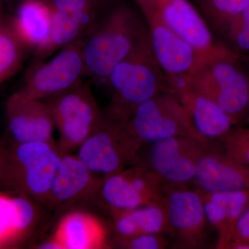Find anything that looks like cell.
<instances>
[{
    "instance_id": "1",
    "label": "cell",
    "mask_w": 249,
    "mask_h": 249,
    "mask_svg": "<svg viewBox=\"0 0 249 249\" xmlns=\"http://www.w3.org/2000/svg\"><path fill=\"white\" fill-rule=\"evenodd\" d=\"M149 37L141 11L124 0H100L83 38L86 77L105 85L111 70Z\"/></svg>"
},
{
    "instance_id": "2",
    "label": "cell",
    "mask_w": 249,
    "mask_h": 249,
    "mask_svg": "<svg viewBox=\"0 0 249 249\" xmlns=\"http://www.w3.org/2000/svg\"><path fill=\"white\" fill-rule=\"evenodd\" d=\"M105 85L111 93L103 116L115 122H127L139 105L169 91L166 75L156 60L149 37L137 51L110 72Z\"/></svg>"
},
{
    "instance_id": "3",
    "label": "cell",
    "mask_w": 249,
    "mask_h": 249,
    "mask_svg": "<svg viewBox=\"0 0 249 249\" xmlns=\"http://www.w3.org/2000/svg\"><path fill=\"white\" fill-rule=\"evenodd\" d=\"M0 182L9 191L47 202L62 153L55 142L13 143Z\"/></svg>"
},
{
    "instance_id": "4",
    "label": "cell",
    "mask_w": 249,
    "mask_h": 249,
    "mask_svg": "<svg viewBox=\"0 0 249 249\" xmlns=\"http://www.w3.org/2000/svg\"><path fill=\"white\" fill-rule=\"evenodd\" d=\"M238 55L210 60L185 75L195 88L213 101L240 125L247 116L249 78L238 66Z\"/></svg>"
},
{
    "instance_id": "5",
    "label": "cell",
    "mask_w": 249,
    "mask_h": 249,
    "mask_svg": "<svg viewBox=\"0 0 249 249\" xmlns=\"http://www.w3.org/2000/svg\"><path fill=\"white\" fill-rule=\"evenodd\" d=\"M43 101L58 129V147L62 154L77 151L102 121V110L98 107L89 83L84 80Z\"/></svg>"
},
{
    "instance_id": "6",
    "label": "cell",
    "mask_w": 249,
    "mask_h": 249,
    "mask_svg": "<svg viewBox=\"0 0 249 249\" xmlns=\"http://www.w3.org/2000/svg\"><path fill=\"white\" fill-rule=\"evenodd\" d=\"M142 143L125 123L103 117L101 124L77 150V156L95 176L102 178L133 165Z\"/></svg>"
},
{
    "instance_id": "7",
    "label": "cell",
    "mask_w": 249,
    "mask_h": 249,
    "mask_svg": "<svg viewBox=\"0 0 249 249\" xmlns=\"http://www.w3.org/2000/svg\"><path fill=\"white\" fill-rule=\"evenodd\" d=\"M125 125L142 145L174 137L209 141L198 133L186 109L170 91L160 93L139 105Z\"/></svg>"
},
{
    "instance_id": "8",
    "label": "cell",
    "mask_w": 249,
    "mask_h": 249,
    "mask_svg": "<svg viewBox=\"0 0 249 249\" xmlns=\"http://www.w3.org/2000/svg\"><path fill=\"white\" fill-rule=\"evenodd\" d=\"M165 186L152 170L134 163L103 178L96 194L112 217L142 206L163 204Z\"/></svg>"
},
{
    "instance_id": "9",
    "label": "cell",
    "mask_w": 249,
    "mask_h": 249,
    "mask_svg": "<svg viewBox=\"0 0 249 249\" xmlns=\"http://www.w3.org/2000/svg\"><path fill=\"white\" fill-rule=\"evenodd\" d=\"M86 77L83 40L65 46L48 61H36L18 92L45 101L76 86Z\"/></svg>"
},
{
    "instance_id": "10",
    "label": "cell",
    "mask_w": 249,
    "mask_h": 249,
    "mask_svg": "<svg viewBox=\"0 0 249 249\" xmlns=\"http://www.w3.org/2000/svg\"><path fill=\"white\" fill-rule=\"evenodd\" d=\"M211 141L174 137L149 142L145 158L134 163L147 167L166 185H192L201 156Z\"/></svg>"
},
{
    "instance_id": "11",
    "label": "cell",
    "mask_w": 249,
    "mask_h": 249,
    "mask_svg": "<svg viewBox=\"0 0 249 249\" xmlns=\"http://www.w3.org/2000/svg\"><path fill=\"white\" fill-rule=\"evenodd\" d=\"M151 12L157 14L171 30L190 44L203 64L237 55L217 40L206 19L189 0H158Z\"/></svg>"
},
{
    "instance_id": "12",
    "label": "cell",
    "mask_w": 249,
    "mask_h": 249,
    "mask_svg": "<svg viewBox=\"0 0 249 249\" xmlns=\"http://www.w3.org/2000/svg\"><path fill=\"white\" fill-rule=\"evenodd\" d=\"M164 206L173 248L204 247L207 218L199 192L190 186H165Z\"/></svg>"
},
{
    "instance_id": "13",
    "label": "cell",
    "mask_w": 249,
    "mask_h": 249,
    "mask_svg": "<svg viewBox=\"0 0 249 249\" xmlns=\"http://www.w3.org/2000/svg\"><path fill=\"white\" fill-rule=\"evenodd\" d=\"M217 142H210L198 163L192 185L205 193L249 190V165L228 155Z\"/></svg>"
},
{
    "instance_id": "14",
    "label": "cell",
    "mask_w": 249,
    "mask_h": 249,
    "mask_svg": "<svg viewBox=\"0 0 249 249\" xmlns=\"http://www.w3.org/2000/svg\"><path fill=\"white\" fill-rule=\"evenodd\" d=\"M166 76L169 91L178 98L201 137L218 140L235 126L230 116L195 88L186 76Z\"/></svg>"
},
{
    "instance_id": "15",
    "label": "cell",
    "mask_w": 249,
    "mask_h": 249,
    "mask_svg": "<svg viewBox=\"0 0 249 249\" xmlns=\"http://www.w3.org/2000/svg\"><path fill=\"white\" fill-rule=\"evenodd\" d=\"M7 129L13 143L53 142L55 124L45 101L16 91L6 103Z\"/></svg>"
},
{
    "instance_id": "16",
    "label": "cell",
    "mask_w": 249,
    "mask_h": 249,
    "mask_svg": "<svg viewBox=\"0 0 249 249\" xmlns=\"http://www.w3.org/2000/svg\"><path fill=\"white\" fill-rule=\"evenodd\" d=\"M156 60L166 76H185L203 65L199 54L155 12L143 16Z\"/></svg>"
},
{
    "instance_id": "17",
    "label": "cell",
    "mask_w": 249,
    "mask_h": 249,
    "mask_svg": "<svg viewBox=\"0 0 249 249\" xmlns=\"http://www.w3.org/2000/svg\"><path fill=\"white\" fill-rule=\"evenodd\" d=\"M8 23L14 35L37 57L47 46L52 29V10L47 0H21Z\"/></svg>"
},
{
    "instance_id": "18",
    "label": "cell",
    "mask_w": 249,
    "mask_h": 249,
    "mask_svg": "<svg viewBox=\"0 0 249 249\" xmlns=\"http://www.w3.org/2000/svg\"><path fill=\"white\" fill-rule=\"evenodd\" d=\"M101 179L96 178L78 156L62 154L47 202L60 206L96 193Z\"/></svg>"
},
{
    "instance_id": "19",
    "label": "cell",
    "mask_w": 249,
    "mask_h": 249,
    "mask_svg": "<svg viewBox=\"0 0 249 249\" xmlns=\"http://www.w3.org/2000/svg\"><path fill=\"white\" fill-rule=\"evenodd\" d=\"M196 191L202 198L208 222L217 231L216 248L227 249L236 224L249 206V189L223 193Z\"/></svg>"
},
{
    "instance_id": "20",
    "label": "cell",
    "mask_w": 249,
    "mask_h": 249,
    "mask_svg": "<svg viewBox=\"0 0 249 249\" xmlns=\"http://www.w3.org/2000/svg\"><path fill=\"white\" fill-rule=\"evenodd\" d=\"M30 197L10 191L0 193V248L12 247L27 235L35 224Z\"/></svg>"
},
{
    "instance_id": "21",
    "label": "cell",
    "mask_w": 249,
    "mask_h": 249,
    "mask_svg": "<svg viewBox=\"0 0 249 249\" xmlns=\"http://www.w3.org/2000/svg\"><path fill=\"white\" fill-rule=\"evenodd\" d=\"M53 238L62 249H101L106 245V231L92 214L73 212L62 218Z\"/></svg>"
},
{
    "instance_id": "22",
    "label": "cell",
    "mask_w": 249,
    "mask_h": 249,
    "mask_svg": "<svg viewBox=\"0 0 249 249\" xmlns=\"http://www.w3.org/2000/svg\"><path fill=\"white\" fill-rule=\"evenodd\" d=\"M115 242L141 234L170 236L164 204L142 206L114 214L112 217Z\"/></svg>"
},
{
    "instance_id": "23",
    "label": "cell",
    "mask_w": 249,
    "mask_h": 249,
    "mask_svg": "<svg viewBox=\"0 0 249 249\" xmlns=\"http://www.w3.org/2000/svg\"><path fill=\"white\" fill-rule=\"evenodd\" d=\"M201 14L218 36L249 6V0H195Z\"/></svg>"
},
{
    "instance_id": "24",
    "label": "cell",
    "mask_w": 249,
    "mask_h": 249,
    "mask_svg": "<svg viewBox=\"0 0 249 249\" xmlns=\"http://www.w3.org/2000/svg\"><path fill=\"white\" fill-rule=\"evenodd\" d=\"M29 52L14 35L8 19L0 22V83L18 72Z\"/></svg>"
},
{
    "instance_id": "25",
    "label": "cell",
    "mask_w": 249,
    "mask_h": 249,
    "mask_svg": "<svg viewBox=\"0 0 249 249\" xmlns=\"http://www.w3.org/2000/svg\"><path fill=\"white\" fill-rule=\"evenodd\" d=\"M220 36L232 52L240 56H249V6L229 24Z\"/></svg>"
},
{
    "instance_id": "26",
    "label": "cell",
    "mask_w": 249,
    "mask_h": 249,
    "mask_svg": "<svg viewBox=\"0 0 249 249\" xmlns=\"http://www.w3.org/2000/svg\"><path fill=\"white\" fill-rule=\"evenodd\" d=\"M218 141L228 155L249 165V127L233 126Z\"/></svg>"
},
{
    "instance_id": "27",
    "label": "cell",
    "mask_w": 249,
    "mask_h": 249,
    "mask_svg": "<svg viewBox=\"0 0 249 249\" xmlns=\"http://www.w3.org/2000/svg\"><path fill=\"white\" fill-rule=\"evenodd\" d=\"M53 11L93 18L100 0H47Z\"/></svg>"
},
{
    "instance_id": "28",
    "label": "cell",
    "mask_w": 249,
    "mask_h": 249,
    "mask_svg": "<svg viewBox=\"0 0 249 249\" xmlns=\"http://www.w3.org/2000/svg\"><path fill=\"white\" fill-rule=\"evenodd\" d=\"M118 247L127 249H163L170 245L168 235L163 234H141L116 242Z\"/></svg>"
},
{
    "instance_id": "29",
    "label": "cell",
    "mask_w": 249,
    "mask_h": 249,
    "mask_svg": "<svg viewBox=\"0 0 249 249\" xmlns=\"http://www.w3.org/2000/svg\"><path fill=\"white\" fill-rule=\"evenodd\" d=\"M231 242L245 244L249 247V206L236 224Z\"/></svg>"
},
{
    "instance_id": "30",
    "label": "cell",
    "mask_w": 249,
    "mask_h": 249,
    "mask_svg": "<svg viewBox=\"0 0 249 249\" xmlns=\"http://www.w3.org/2000/svg\"><path fill=\"white\" fill-rule=\"evenodd\" d=\"M157 1L158 0H134L143 16L153 10Z\"/></svg>"
},
{
    "instance_id": "31",
    "label": "cell",
    "mask_w": 249,
    "mask_h": 249,
    "mask_svg": "<svg viewBox=\"0 0 249 249\" xmlns=\"http://www.w3.org/2000/svg\"><path fill=\"white\" fill-rule=\"evenodd\" d=\"M8 152H9L8 149L6 148V147L0 142V178H1V175H2L5 165H6V160H7L8 157Z\"/></svg>"
},
{
    "instance_id": "32",
    "label": "cell",
    "mask_w": 249,
    "mask_h": 249,
    "mask_svg": "<svg viewBox=\"0 0 249 249\" xmlns=\"http://www.w3.org/2000/svg\"><path fill=\"white\" fill-rule=\"evenodd\" d=\"M39 249H62L61 246L54 238L52 240L47 241L45 243L42 244L39 246Z\"/></svg>"
},
{
    "instance_id": "33",
    "label": "cell",
    "mask_w": 249,
    "mask_h": 249,
    "mask_svg": "<svg viewBox=\"0 0 249 249\" xmlns=\"http://www.w3.org/2000/svg\"><path fill=\"white\" fill-rule=\"evenodd\" d=\"M9 16L5 11L4 0H0V22L7 20Z\"/></svg>"
},
{
    "instance_id": "34",
    "label": "cell",
    "mask_w": 249,
    "mask_h": 249,
    "mask_svg": "<svg viewBox=\"0 0 249 249\" xmlns=\"http://www.w3.org/2000/svg\"><path fill=\"white\" fill-rule=\"evenodd\" d=\"M245 122L249 125V100L248 106H247V116H246Z\"/></svg>"
},
{
    "instance_id": "35",
    "label": "cell",
    "mask_w": 249,
    "mask_h": 249,
    "mask_svg": "<svg viewBox=\"0 0 249 249\" xmlns=\"http://www.w3.org/2000/svg\"><path fill=\"white\" fill-rule=\"evenodd\" d=\"M5 1H6V0H4V2H5ZM7 1H11V0H7ZM11 1H13V0H11ZM16 1H18V3H19V1H21V0H16Z\"/></svg>"
}]
</instances>
